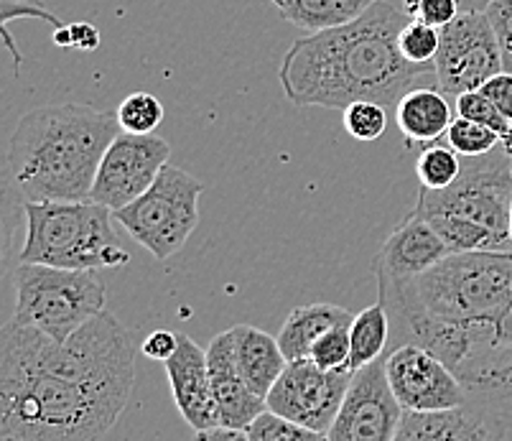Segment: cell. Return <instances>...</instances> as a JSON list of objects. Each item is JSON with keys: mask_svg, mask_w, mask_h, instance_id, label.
I'll return each instance as SVG.
<instances>
[{"mask_svg": "<svg viewBox=\"0 0 512 441\" xmlns=\"http://www.w3.org/2000/svg\"><path fill=\"white\" fill-rule=\"evenodd\" d=\"M403 413L388 383L383 355L352 375L342 408L329 429V441H395Z\"/></svg>", "mask_w": 512, "mask_h": 441, "instance_id": "4fadbf2b", "label": "cell"}, {"mask_svg": "<svg viewBox=\"0 0 512 441\" xmlns=\"http://www.w3.org/2000/svg\"><path fill=\"white\" fill-rule=\"evenodd\" d=\"M484 16L490 18L502 54V69L512 74V0H492Z\"/></svg>", "mask_w": 512, "mask_h": 441, "instance_id": "836d02e7", "label": "cell"}, {"mask_svg": "<svg viewBox=\"0 0 512 441\" xmlns=\"http://www.w3.org/2000/svg\"><path fill=\"white\" fill-rule=\"evenodd\" d=\"M451 97L434 87H411L395 105V123L411 146L444 141L454 123Z\"/></svg>", "mask_w": 512, "mask_h": 441, "instance_id": "ac0fdd59", "label": "cell"}, {"mask_svg": "<svg viewBox=\"0 0 512 441\" xmlns=\"http://www.w3.org/2000/svg\"><path fill=\"white\" fill-rule=\"evenodd\" d=\"M352 370H324L311 360L288 362L265 403L293 424L329 434L344 396L352 383Z\"/></svg>", "mask_w": 512, "mask_h": 441, "instance_id": "30bf717a", "label": "cell"}, {"mask_svg": "<svg viewBox=\"0 0 512 441\" xmlns=\"http://www.w3.org/2000/svg\"><path fill=\"white\" fill-rule=\"evenodd\" d=\"M444 141L464 159H477V156H484V153L495 151L500 146V136L492 128L467 118H454Z\"/></svg>", "mask_w": 512, "mask_h": 441, "instance_id": "83f0119b", "label": "cell"}, {"mask_svg": "<svg viewBox=\"0 0 512 441\" xmlns=\"http://www.w3.org/2000/svg\"><path fill=\"white\" fill-rule=\"evenodd\" d=\"M472 411L495 439L512 434V345L482 347L456 370Z\"/></svg>", "mask_w": 512, "mask_h": 441, "instance_id": "5bb4252c", "label": "cell"}, {"mask_svg": "<svg viewBox=\"0 0 512 441\" xmlns=\"http://www.w3.org/2000/svg\"><path fill=\"white\" fill-rule=\"evenodd\" d=\"M54 44L64 46V49H82V51H95L100 46V31L92 23H69L62 29L54 31Z\"/></svg>", "mask_w": 512, "mask_h": 441, "instance_id": "d590c367", "label": "cell"}, {"mask_svg": "<svg viewBox=\"0 0 512 441\" xmlns=\"http://www.w3.org/2000/svg\"><path fill=\"white\" fill-rule=\"evenodd\" d=\"M454 102H456L454 105L456 115H459V118H467V120H474V123L487 125V128H492L500 138L505 136V133H510L512 128L510 120H507L505 115H502L500 110H497L479 90L464 92V95L456 97Z\"/></svg>", "mask_w": 512, "mask_h": 441, "instance_id": "1f68e13d", "label": "cell"}, {"mask_svg": "<svg viewBox=\"0 0 512 441\" xmlns=\"http://www.w3.org/2000/svg\"><path fill=\"white\" fill-rule=\"evenodd\" d=\"M207 360L214 401H217V411H220V424L227 429H248L260 413L268 411V403L250 388L245 375H242L230 329L217 334L209 342Z\"/></svg>", "mask_w": 512, "mask_h": 441, "instance_id": "2e32d148", "label": "cell"}, {"mask_svg": "<svg viewBox=\"0 0 512 441\" xmlns=\"http://www.w3.org/2000/svg\"><path fill=\"white\" fill-rule=\"evenodd\" d=\"M377 301L390 319L388 350L418 345L456 373L474 332L495 334L512 311V250L451 253L406 281L377 276Z\"/></svg>", "mask_w": 512, "mask_h": 441, "instance_id": "7a4b0ae2", "label": "cell"}, {"mask_svg": "<svg viewBox=\"0 0 512 441\" xmlns=\"http://www.w3.org/2000/svg\"><path fill=\"white\" fill-rule=\"evenodd\" d=\"M502 69L500 44L490 18L482 11L459 13L441 29V46L434 62V80L444 95L456 100L490 82Z\"/></svg>", "mask_w": 512, "mask_h": 441, "instance_id": "9c48e42d", "label": "cell"}, {"mask_svg": "<svg viewBox=\"0 0 512 441\" xmlns=\"http://www.w3.org/2000/svg\"><path fill=\"white\" fill-rule=\"evenodd\" d=\"M192 441H250L248 429H227V426H214V429L194 431Z\"/></svg>", "mask_w": 512, "mask_h": 441, "instance_id": "f35d334b", "label": "cell"}, {"mask_svg": "<svg viewBox=\"0 0 512 441\" xmlns=\"http://www.w3.org/2000/svg\"><path fill=\"white\" fill-rule=\"evenodd\" d=\"M395 441H497L467 408L439 413H403Z\"/></svg>", "mask_w": 512, "mask_h": 441, "instance_id": "ffe728a7", "label": "cell"}, {"mask_svg": "<svg viewBox=\"0 0 512 441\" xmlns=\"http://www.w3.org/2000/svg\"><path fill=\"white\" fill-rule=\"evenodd\" d=\"M403 11L439 31L464 13L459 0H403Z\"/></svg>", "mask_w": 512, "mask_h": 441, "instance_id": "d6a6232c", "label": "cell"}, {"mask_svg": "<svg viewBox=\"0 0 512 441\" xmlns=\"http://www.w3.org/2000/svg\"><path fill=\"white\" fill-rule=\"evenodd\" d=\"M446 255H451V250L436 235L434 227L411 212L385 240L375 261V276L406 281L434 268Z\"/></svg>", "mask_w": 512, "mask_h": 441, "instance_id": "e0dca14e", "label": "cell"}, {"mask_svg": "<svg viewBox=\"0 0 512 441\" xmlns=\"http://www.w3.org/2000/svg\"><path fill=\"white\" fill-rule=\"evenodd\" d=\"M462 169V156H459L446 141L423 146V151L418 153L416 159L418 181H421L423 189H431V192L449 189L451 184L462 176Z\"/></svg>", "mask_w": 512, "mask_h": 441, "instance_id": "d4e9b609", "label": "cell"}, {"mask_svg": "<svg viewBox=\"0 0 512 441\" xmlns=\"http://www.w3.org/2000/svg\"><path fill=\"white\" fill-rule=\"evenodd\" d=\"M26 16H34V18H41V21L51 23L54 31L64 26V23L59 21V18L54 16L44 3H39V0H0V26H3V31L8 29V23H11L13 18H26Z\"/></svg>", "mask_w": 512, "mask_h": 441, "instance_id": "e575fe53", "label": "cell"}, {"mask_svg": "<svg viewBox=\"0 0 512 441\" xmlns=\"http://www.w3.org/2000/svg\"><path fill=\"white\" fill-rule=\"evenodd\" d=\"M479 92H482V95L487 97V100H490L492 105H495V108L512 123V74L510 72L495 74L490 82H484V85L479 87Z\"/></svg>", "mask_w": 512, "mask_h": 441, "instance_id": "8d00e7d4", "label": "cell"}, {"mask_svg": "<svg viewBox=\"0 0 512 441\" xmlns=\"http://www.w3.org/2000/svg\"><path fill=\"white\" fill-rule=\"evenodd\" d=\"M500 146H502V151H505L507 156L512 159V128H510V133H505V136L500 138Z\"/></svg>", "mask_w": 512, "mask_h": 441, "instance_id": "b9f144b4", "label": "cell"}, {"mask_svg": "<svg viewBox=\"0 0 512 441\" xmlns=\"http://www.w3.org/2000/svg\"><path fill=\"white\" fill-rule=\"evenodd\" d=\"M390 342V319L385 314V306L377 304L367 306L360 314H355L352 324H349V345H352V355H349V370L367 368L375 360L388 352Z\"/></svg>", "mask_w": 512, "mask_h": 441, "instance_id": "603a6c76", "label": "cell"}, {"mask_svg": "<svg viewBox=\"0 0 512 441\" xmlns=\"http://www.w3.org/2000/svg\"><path fill=\"white\" fill-rule=\"evenodd\" d=\"M283 21L309 34L339 29L365 16L377 0H271Z\"/></svg>", "mask_w": 512, "mask_h": 441, "instance_id": "7402d4cb", "label": "cell"}, {"mask_svg": "<svg viewBox=\"0 0 512 441\" xmlns=\"http://www.w3.org/2000/svg\"><path fill=\"white\" fill-rule=\"evenodd\" d=\"M416 215H454L487 227L512 245V159L497 146L495 151L464 161L462 176L449 189H418Z\"/></svg>", "mask_w": 512, "mask_h": 441, "instance_id": "ba28073f", "label": "cell"}, {"mask_svg": "<svg viewBox=\"0 0 512 441\" xmlns=\"http://www.w3.org/2000/svg\"><path fill=\"white\" fill-rule=\"evenodd\" d=\"M169 159L171 146L164 138L120 133L102 156L90 199L107 210H123L153 187Z\"/></svg>", "mask_w": 512, "mask_h": 441, "instance_id": "8fae6325", "label": "cell"}, {"mask_svg": "<svg viewBox=\"0 0 512 441\" xmlns=\"http://www.w3.org/2000/svg\"><path fill=\"white\" fill-rule=\"evenodd\" d=\"M179 340L181 334L169 332V329H156V332H151L146 340H143L141 350L143 355L151 357V360L166 362L176 350H179Z\"/></svg>", "mask_w": 512, "mask_h": 441, "instance_id": "74e56055", "label": "cell"}, {"mask_svg": "<svg viewBox=\"0 0 512 441\" xmlns=\"http://www.w3.org/2000/svg\"><path fill=\"white\" fill-rule=\"evenodd\" d=\"M352 319H355V314L337 304L299 306L283 322L281 332H278V345H281L288 362L309 360L311 347L321 334H327L329 329L339 327V324H352Z\"/></svg>", "mask_w": 512, "mask_h": 441, "instance_id": "44dd1931", "label": "cell"}, {"mask_svg": "<svg viewBox=\"0 0 512 441\" xmlns=\"http://www.w3.org/2000/svg\"><path fill=\"white\" fill-rule=\"evenodd\" d=\"M13 322L39 329L51 340L67 342L87 322L102 314L107 291L95 271L18 263Z\"/></svg>", "mask_w": 512, "mask_h": 441, "instance_id": "8992f818", "label": "cell"}, {"mask_svg": "<svg viewBox=\"0 0 512 441\" xmlns=\"http://www.w3.org/2000/svg\"><path fill=\"white\" fill-rule=\"evenodd\" d=\"M164 365L181 419L194 431L222 426L217 401H214L212 378H209L207 350L199 347L192 337L181 334L179 350Z\"/></svg>", "mask_w": 512, "mask_h": 441, "instance_id": "9a60e30c", "label": "cell"}, {"mask_svg": "<svg viewBox=\"0 0 512 441\" xmlns=\"http://www.w3.org/2000/svg\"><path fill=\"white\" fill-rule=\"evenodd\" d=\"M230 332L242 375L260 398H268V393L273 391V385L278 383L288 365L286 355L278 345V337H271L268 332L250 327V324H237Z\"/></svg>", "mask_w": 512, "mask_h": 441, "instance_id": "d6986e66", "label": "cell"}, {"mask_svg": "<svg viewBox=\"0 0 512 441\" xmlns=\"http://www.w3.org/2000/svg\"><path fill=\"white\" fill-rule=\"evenodd\" d=\"M510 235H512V217H510Z\"/></svg>", "mask_w": 512, "mask_h": 441, "instance_id": "7bdbcfd3", "label": "cell"}, {"mask_svg": "<svg viewBox=\"0 0 512 441\" xmlns=\"http://www.w3.org/2000/svg\"><path fill=\"white\" fill-rule=\"evenodd\" d=\"M416 215V212H413ZM434 227V232L446 243L451 253H474V250H512L510 243L497 238L495 232L477 225L472 220H462L454 215H418Z\"/></svg>", "mask_w": 512, "mask_h": 441, "instance_id": "cb8c5ba5", "label": "cell"}, {"mask_svg": "<svg viewBox=\"0 0 512 441\" xmlns=\"http://www.w3.org/2000/svg\"><path fill=\"white\" fill-rule=\"evenodd\" d=\"M349 355H352L349 324H339L314 342L309 360L324 370H349Z\"/></svg>", "mask_w": 512, "mask_h": 441, "instance_id": "4dcf8cb0", "label": "cell"}, {"mask_svg": "<svg viewBox=\"0 0 512 441\" xmlns=\"http://www.w3.org/2000/svg\"><path fill=\"white\" fill-rule=\"evenodd\" d=\"M411 21L406 11L377 0L357 21L309 34L283 57L278 80L299 108L344 110L352 102L375 100L395 108L434 67L411 64L398 49V36Z\"/></svg>", "mask_w": 512, "mask_h": 441, "instance_id": "3957f363", "label": "cell"}, {"mask_svg": "<svg viewBox=\"0 0 512 441\" xmlns=\"http://www.w3.org/2000/svg\"><path fill=\"white\" fill-rule=\"evenodd\" d=\"M138 350L110 311L67 342L11 319L0 332L3 439L100 441L128 408Z\"/></svg>", "mask_w": 512, "mask_h": 441, "instance_id": "6da1fadb", "label": "cell"}, {"mask_svg": "<svg viewBox=\"0 0 512 441\" xmlns=\"http://www.w3.org/2000/svg\"><path fill=\"white\" fill-rule=\"evenodd\" d=\"M344 131L355 141L372 143L383 136L388 128V108L375 100H360L352 102L349 108L342 110Z\"/></svg>", "mask_w": 512, "mask_h": 441, "instance_id": "4316f807", "label": "cell"}, {"mask_svg": "<svg viewBox=\"0 0 512 441\" xmlns=\"http://www.w3.org/2000/svg\"><path fill=\"white\" fill-rule=\"evenodd\" d=\"M462 3V11L464 13H474V11H487V6H490L492 0H459Z\"/></svg>", "mask_w": 512, "mask_h": 441, "instance_id": "60d3db41", "label": "cell"}, {"mask_svg": "<svg viewBox=\"0 0 512 441\" xmlns=\"http://www.w3.org/2000/svg\"><path fill=\"white\" fill-rule=\"evenodd\" d=\"M202 192V181L166 164L153 187L133 204L115 210L113 217L156 261H169L197 230Z\"/></svg>", "mask_w": 512, "mask_h": 441, "instance_id": "52a82bcc", "label": "cell"}, {"mask_svg": "<svg viewBox=\"0 0 512 441\" xmlns=\"http://www.w3.org/2000/svg\"><path fill=\"white\" fill-rule=\"evenodd\" d=\"M118 123L123 133L133 136H151L158 125L164 123V105L151 92H133L118 105Z\"/></svg>", "mask_w": 512, "mask_h": 441, "instance_id": "484cf974", "label": "cell"}, {"mask_svg": "<svg viewBox=\"0 0 512 441\" xmlns=\"http://www.w3.org/2000/svg\"><path fill=\"white\" fill-rule=\"evenodd\" d=\"M439 46L441 31L434 29V26H428V23L416 21V18H411L398 36L400 54L411 64H423V67H434Z\"/></svg>", "mask_w": 512, "mask_h": 441, "instance_id": "f1b7e54d", "label": "cell"}, {"mask_svg": "<svg viewBox=\"0 0 512 441\" xmlns=\"http://www.w3.org/2000/svg\"><path fill=\"white\" fill-rule=\"evenodd\" d=\"M26 240L18 263L100 271L130 261L113 227V210L92 202H26Z\"/></svg>", "mask_w": 512, "mask_h": 441, "instance_id": "5b68a950", "label": "cell"}, {"mask_svg": "<svg viewBox=\"0 0 512 441\" xmlns=\"http://www.w3.org/2000/svg\"><path fill=\"white\" fill-rule=\"evenodd\" d=\"M123 133L118 113L64 102L18 120L8 143V174L26 202H87L110 143Z\"/></svg>", "mask_w": 512, "mask_h": 441, "instance_id": "277c9868", "label": "cell"}, {"mask_svg": "<svg viewBox=\"0 0 512 441\" xmlns=\"http://www.w3.org/2000/svg\"><path fill=\"white\" fill-rule=\"evenodd\" d=\"M385 373L403 411L439 413L467 403V391L454 370L418 345L385 352Z\"/></svg>", "mask_w": 512, "mask_h": 441, "instance_id": "7c38bea8", "label": "cell"}, {"mask_svg": "<svg viewBox=\"0 0 512 441\" xmlns=\"http://www.w3.org/2000/svg\"><path fill=\"white\" fill-rule=\"evenodd\" d=\"M495 342L497 345H512V311L507 314L505 319H502L500 327H497Z\"/></svg>", "mask_w": 512, "mask_h": 441, "instance_id": "ab89813d", "label": "cell"}, {"mask_svg": "<svg viewBox=\"0 0 512 441\" xmlns=\"http://www.w3.org/2000/svg\"><path fill=\"white\" fill-rule=\"evenodd\" d=\"M250 441H329V434L314 431L309 426L293 424L273 411H263L248 426Z\"/></svg>", "mask_w": 512, "mask_h": 441, "instance_id": "f546056e", "label": "cell"}]
</instances>
